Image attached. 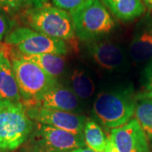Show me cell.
Listing matches in <instances>:
<instances>
[{"instance_id": "cell-26", "label": "cell", "mask_w": 152, "mask_h": 152, "mask_svg": "<svg viewBox=\"0 0 152 152\" xmlns=\"http://www.w3.org/2000/svg\"><path fill=\"white\" fill-rule=\"evenodd\" d=\"M141 2L150 12H152V0H141Z\"/></svg>"}, {"instance_id": "cell-15", "label": "cell", "mask_w": 152, "mask_h": 152, "mask_svg": "<svg viewBox=\"0 0 152 152\" xmlns=\"http://www.w3.org/2000/svg\"><path fill=\"white\" fill-rule=\"evenodd\" d=\"M104 6L118 20L130 22L141 17L145 13V7L141 0H101Z\"/></svg>"}, {"instance_id": "cell-17", "label": "cell", "mask_w": 152, "mask_h": 152, "mask_svg": "<svg viewBox=\"0 0 152 152\" xmlns=\"http://www.w3.org/2000/svg\"><path fill=\"white\" fill-rule=\"evenodd\" d=\"M86 145L95 152H104L108 140L102 127L94 119L86 118L83 130Z\"/></svg>"}, {"instance_id": "cell-18", "label": "cell", "mask_w": 152, "mask_h": 152, "mask_svg": "<svg viewBox=\"0 0 152 152\" xmlns=\"http://www.w3.org/2000/svg\"><path fill=\"white\" fill-rule=\"evenodd\" d=\"M134 117L145 132L149 145L152 147V100H139L136 104Z\"/></svg>"}, {"instance_id": "cell-28", "label": "cell", "mask_w": 152, "mask_h": 152, "mask_svg": "<svg viewBox=\"0 0 152 152\" xmlns=\"http://www.w3.org/2000/svg\"><path fill=\"white\" fill-rule=\"evenodd\" d=\"M1 53H2V49L0 48V55H1Z\"/></svg>"}, {"instance_id": "cell-25", "label": "cell", "mask_w": 152, "mask_h": 152, "mask_svg": "<svg viewBox=\"0 0 152 152\" xmlns=\"http://www.w3.org/2000/svg\"><path fill=\"white\" fill-rule=\"evenodd\" d=\"M104 152H119L117 148L115 147L113 144L112 143V141L108 140L107 141V146H106V149H105V151Z\"/></svg>"}, {"instance_id": "cell-7", "label": "cell", "mask_w": 152, "mask_h": 152, "mask_svg": "<svg viewBox=\"0 0 152 152\" xmlns=\"http://www.w3.org/2000/svg\"><path fill=\"white\" fill-rule=\"evenodd\" d=\"M31 137V152H70L85 147L84 136L38 124Z\"/></svg>"}, {"instance_id": "cell-20", "label": "cell", "mask_w": 152, "mask_h": 152, "mask_svg": "<svg viewBox=\"0 0 152 152\" xmlns=\"http://www.w3.org/2000/svg\"><path fill=\"white\" fill-rule=\"evenodd\" d=\"M26 4V0H0V9L8 12H17Z\"/></svg>"}, {"instance_id": "cell-30", "label": "cell", "mask_w": 152, "mask_h": 152, "mask_svg": "<svg viewBox=\"0 0 152 152\" xmlns=\"http://www.w3.org/2000/svg\"><path fill=\"white\" fill-rule=\"evenodd\" d=\"M0 152H1V151H0Z\"/></svg>"}, {"instance_id": "cell-16", "label": "cell", "mask_w": 152, "mask_h": 152, "mask_svg": "<svg viewBox=\"0 0 152 152\" xmlns=\"http://www.w3.org/2000/svg\"><path fill=\"white\" fill-rule=\"evenodd\" d=\"M20 58L29 60L38 65L49 76L58 80L64 75L66 69V58L63 55L38 54L20 55Z\"/></svg>"}, {"instance_id": "cell-14", "label": "cell", "mask_w": 152, "mask_h": 152, "mask_svg": "<svg viewBox=\"0 0 152 152\" xmlns=\"http://www.w3.org/2000/svg\"><path fill=\"white\" fill-rule=\"evenodd\" d=\"M0 101L22 103L12 64L3 51L0 55Z\"/></svg>"}, {"instance_id": "cell-24", "label": "cell", "mask_w": 152, "mask_h": 152, "mask_svg": "<svg viewBox=\"0 0 152 152\" xmlns=\"http://www.w3.org/2000/svg\"><path fill=\"white\" fill-rule=\"evenodd\" d=\"M48 0H26L27 4L31 6V8H39L46 4Z\"/></svg>"}, {"instance_id": "cell-3", "label": "cell", "mask_w": 152, "mask_h": 152, "mask_svg": "<svg viewBox=\"0 0 152 152\" xmlns=\"http://www.w3.org/2000/svg\"><path fill=\"white\" fill-rule=\"evenodd\" d=\"M32 131V121L23 104L0 101V151L16 150Z\"/></svg>"}, {"instance_id": "cell-19", "label": "cell", "mask_w": 152, "mask_h": 152, "mask_svg": "<svg viewBox=\"0 0 152 152\" xmlns=\"http://www.w3.org/2000/svg\"><path fill=\"white\" fill-rule=\"evenodd\" d=\"M55 7L71 13L81 6L86 0H52Z\"/></svg>"}, {"instance_id": "cell-22", "label": "cell", "mask_w": 152, "mask_h": 152, "mask_svg": "<svg viewBox=\"0 0 152 152\" xmlns=\"http://www.w3.org/2000/svg\"><path fill=\"white\" fill-rule=\"evenodd\" d=\"M8 31H9V22L0 10V41H3L4 38H5L9 33Z\"/></svg>"}, {"instance_id": "cell-29", "label": "cell", "mask_w": 152, "mask_h": 152, "mask_svg": "<svg viewBox=\"0 0 152 152\" xmlns=\"http://www.w3.org/2000/svg\"><path fill=\"white\" fill-rule=\"evenodd\" d=\"M27 152H31V151H28Z\"/></svg>"}, {"instance_id": "cell-13", "label": "cell", "mask_w": 152, "mask_h": 152, "mask_svg": "<svg viewBox=\"0 0 152 152\" xmlns=\"http://www.w3.org/2000/svg\"><path fill=\"white\" fill-rule=\"evenodd\" d=\"M68 86L75 94L82 103L92 100L96 91V82L94 75L86 66H75L69 74Z\"/></svg>"}, {"instance_id": "cell-6", "label": "cell", "mask_w": 152, "mask_h": 152, "mask_svg": "<svg viewBox=\"0 0 152 152\" xmlns=\"http://www.w3.org/2000/svg\"><path fill=\"white\" fill-rule=\"evenodd\" d=\"M5 42L16 48L21 55H66L69 47L64 41L49 37L29 27H18L6 36Z\"/></svg>"}, {"instance_id": "cell-21", "label": "cell", "mask_w": 152, "mask_h": 152, "mask_svg": "<svg viewBox=\"0 0 152 152\" xmlns=\"http://www.w3.org/2000/svg\"><path fill=\"white\" fill-rule=\"evenodd\" d=\"M141 84L145 91L152 88V59L147 63L141 75Z\"/></svg>"}, {"instance_id": "cell-12", "label": "cell", "mask_w": 152, "mask_h": 152, "mask_svg": "<svg viewBox=\"0 0 152 152\" xmlns=\"http://www.w3.org/2000/svg\"><path fill=\"white\" fill-rule=\"evenodd\" d=\"M34 107L78 114H80L83 111V103L75 94L69 87L64 86L59 82L45 93Z\"/></svg>"}, {"instance_id": "cell-5", "label": "cell", "mask_w": 152, "mask_h": 152, "mask_svg": "<svg viewBox=\"0 0 152 152\" xmlns=\"http://www.w3.org/2000/svg\"><path fill=\"white\" fill-rule=\"evenodd\" d=\"M24 20L29 28L49 37L65 42L75 37L70 13L57 7L31 8L25 12Z\"/></svg>"}, {"instance_id": "cell-11", "label": "cell", "mask_w": 152, "mask_h": 152, "mask_svg": "<svg viewBox=\"0 0 152 152\" xmlns=\"http://www.w3.org/2000/svg\"><path fill=\"white\" fill-rule=\"evenodd\" d=\"M128 53L131 60L138 64L152 59V12L146 14L137 23Z\"/></svg>"}, {"instance_id": "cell-27", "label": "cell", "mask_w": 152, "mask_h": 152, "mask_svg": "<svg viewBox=\"0 0 152 152\" xmlns=\"http://www.w3.org/2000/svg\"><path fill=\"white\" fill-rule=\"evenodd\" d=\"M70 152H95L93 151L92 150L89 149V148H85V147H82V148H78L76 150H74Z\"/></svg>"}, {"instance_id": "cell-8", "label": "cell", "mask_w": 152, "mask_h": 152, "mask_svg": "<svg viewBox=\"0 0 152 152\" xmlns=\"http://www.w3.org/2000/svg\"><path fill=\"white\" fill-rule=\"evenodd\" d=\"M86 55L99 69L110 73H122L129 67L128 54L118 43L106 38L88 42Z\"/></svg>"}, {"instance_id": "cell-10", "label": "cell", "mask_w": 152, "mask_h": 152, "mask_svg": "<svg viewBox=\"0 0 152 152\" xmlns=\"http://www.w3.org/2000/svg\"><path fill=\"white\" fill-rule=\"evenodd\" d=\"M109 140L119 152H151L146 135L135 118L113 129Z\"/></svg>"}, {"instance_id": "cell-4", "label": "cell", "mask_w": 152, "mask_h": 152, "mask_svg": "<svg viewBox=\"0 0 152 152\" xmlns=\"http://www.w3.org/2000/svg\"><path fill=\"white\" fill-rule=\"evenodd\" d=\"M12 67L25 107L36 106L45 93L58 83L36 64L20 57L12 59Z\"/></svg>"}, {"instance_id": "cell-23", "label": "cell", "mask_w": 152, "mask_h": 152, "mask_svg": "<svg viewBox=\"0 0 152 152\" xmlns=\"http://www.w3.org/2000/svg\"><path fill=\"white\" fill-rule=\"evenodd\" d=\"M136 98L137 100H144V99H149V100H152V88L150 90H146L140 93L136 94Z\"/></svg>"}, {"instance_id": "cell-1", "label": "cell", "mask_w": 152, "mask_h": 152, "mask_svg": "<svg viewBox=\"0 0 152 152\" xmlns=\"http://www.w3.org/2000/svg\"><path fill=\"white\" fill-rule=\"evenodd\" d=\"M137 102L131 85H115L97 93L93 100L91 114L95 121L105 128H118L132 119Z\"/></svg>"}, {"instance_id": "cell-9", "label": "cell", "mask_w": 152, "mask_h": 152, "mask_svg": "<svg viewBox=\"0 0 152 152\" xmlns=\"http://www.w3.org/2000/svg\"><path fill=\"white\" fill-rule=\"evenodd\" d=\"M28 117L37 124L49 125L68 131L78 135H83L86 118L82 114L52 110L40 107H26Z\"/></svg>"}, {"instance_id": "cell-2", "label": "cell", "mask_w": 152, "mask_h": 152, "mask_svg": "<svg viewBox=\"0 0 152 152\" xmlns=\"http://www.w3.org/2000/svg\"><path fill=\"white\" fill-rule=\"evenodd\" d=\"M70 15L75 36L86 42L106 38L115 28L113 18L101 0H86Z\"/></svg>"}]
</instances>
